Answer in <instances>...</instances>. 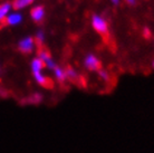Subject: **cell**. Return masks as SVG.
<instances>
[{"mask_svg": "<svg viewBox=\"0 0 154 153\" xmlns=\"http://www.w3.org/2000/svg\"><path fill=\"white\" fill-rule=\"evenodd\" d=\"M92 26L95 30L100 35H106L108 31L107 23L104 18H102L100 16H94L92 19Z\"/></svg>", "mask_w": 154, "mask_h": 153, "instance_id": "obj_1", "label": "cell"}, {"mask_svg": "<svg viewBox=\"0 0 154 153\" xmlns=\"http://www.w3.org/2000/svg\"><path fill=\"white\" fill-rule=\"evenodd\" d=\"M35 44H36V42L34 40V38L26 37V38H23L20 40L19 44H18V47H19V49L21 50L23 53L27 54V53L32 52L34 47H35Z\"/></svg>", "mask_w": 154, "mask_h": 153, "instance_id": "obj_2", "label": "cell"}, {"mask_svg": "<svg viewBox=\"0 0 154 153\" xmlns=\"http://www.w3.org/2000/svg\"><path fill=\"white\" fill-rule=\"evenodd\" d=\"M85 66L89 69V70H97L100 67V61L97 57L94 55H88L85 58Z\"/></svg>", "mask_w": 154, "mask_h": 153, "instance_id": "obj_3", "label": "cell"}, {"mask_svg": "<svg viewBox=\"0 0 154 153\" xmlns=\"http://www.w3.org/2000/svg\"><path fill=\"white\" fill-rule=\"evenodd\" d=\"M5 20H6V23L9 26H16L23 21V16L18 12H10Z\"/></svg>", "mask_w": 154, "mask_h": 153, "instance_id": "obj_4", "label": "cell"}, {"mask_svg": "<svg viewBox=\"0 0 154 153\" xmlns=\"http://www.w3.org/2000/svg\"><path fill=\"white\" fill-rule=\"evenodd\" d=\"M31 18L32 20H35L36 23H39V21H42L44 19V16H45V10H44V8L40 7V6H37V7L32 8L31 9Z\"/></svg>", "mask_w": 154, "mask_h": 153, "instance_id": "obj_5", "label": "cell"}, {"mask_svg": "<svg viewBox=\"0 0 154 153\" xmlns=\"http://www.w3.org/2000/svg\"><path fill=\"white\" fill-rule=\"evenodd\" d=\"M44 67H45V64H44V61H42L39 57L32 59V61H31V70H32V73L34 74L40 73Z\"/></svg>", "mask_w": 154, "mask_h": 153, "instance_id": "obj_6", "label": "cell"}, {"mask_svg": "<svg viewBox=\"0 0 154 153\" xmlns=\"http://www.w3.org/2000/svg\"><path fill=\"white\" fill-rule=\"evenodd\" d=\"M10 10H11V5L10 4L5 2V4L0 5V21L6 19V17L10 14Z\"/></svg>", "mask_w": 154, "mask_h": 153, "instance_id": "obj_7", "label": "cell"}, {"mask_svg": "<svg viewBox=\"0 0 154 153\" xmlns=\"http://www.w3.org/2000/svg\"><path fill=\"white\" fill-rule=\"evenodd\" d=\"M34 1L35 0H15L14 4H12V7L17 10H19V9H23V8L30 6Z\"/></svg>", "mask_w": 154, "mask_h": 153, "instance_id": "obj_8", "label": "cell"}, {"mask_svg": "<svg viewBox=\"0 0 154 153\" xmlns=\"http://www.w3.org/2000/svg\"><path fill=\"white\" fill-rule=\"evenodd\" d=\"M54 74H55V76H56V78H57L59 82H64V80L67 78L66 72L63 68L58 67V66H56V67L54 68Z\"/></svg>", "mask_w": 154, "mask_h": 153, "instance_id": "obj_9", "label": "cell"}, {"mask_svg": "<svg viewBox=\"0 0 154 153\" xmlns=\"http://www.w3.org/2000/svg\"><path fill=\"white\" fill-rule=\"evenodd\" d=\"M34 76H35V80L38 84L44 85V86L48 84V78H47L45 75H42V72H40V73H35L34 74Z\"/></svg>", "mask_w": 154, "mask_h": 153, "instance_id": "obj_10", "label": "cell"}, {"mask_svg": "<svg viewBox=\"0 0 154 153\" xmlns=\"http://www.w3.org/2000/svg\"><path fill=\"white\" fill-rule=\"evenodd\" d=\"M66 75H67V77H69V78H72V80H75L77 77L76 73L74 72L72 68H68L67 70H66Z\"/></svg>", "mask_w": 154, "mask_h": 153, "instance_id": "obj_11", "label": "cell"}, {"mask_svg": "<svg viewBox=\"0 0 154 153\" xmlns=\"http://www.w3.org/2000/svg\"><path fill=\"white\" fill-rule=\"evenodd\" d=\"M36 39H37V42H38V44L44 42V40H45L44 33H42V31H38V33H37V36H36Z\"/></svg>", "mask_w": 154, "mask_h": 153, "instance_id": "obj_12", "label": "cell"}, {"mask_svg": "<svg viewBox=\"0 0 154 153\" xmlns=\"http://www.w3.org/2000/svg\"><path fill=\"white\" fill-rule=\"evenodd\" d=\"M100 77L102 78L103 80H109V75H108V73L106 72V70H100Z\"/></svg>", "mask_w": 154, "mask_h": 153, "instance_id": "obj_13", "label": "cell"}, {"mask_svg": "<svg viewBox=\"0 0 154 153\" xmlns=\"http://www.w3.org/2000/svg\"><path fill=\"white\" fill-rule=\"evenodd\" d=\"M128 4H131V5H134L135 2H136V0H126Z\"/></svg>", "mask_w": 154, "mask_h": 153, "instance_id": "obj_14", "label": "cell"}, {"mask_svg": "<svg viewBox=\"0 0 154 153\" xmlns=\"http://www.w3.org/2000/svg\"><path fill=\"white\" fill-rule=\"evenodd\" d=\"M111 1H112L114 5H119V0H111Z\"/></svg>", "mask_w": 154, "mask_h": 153, "instance_id": "obj_15", "label": "cell"}, {"mask_svg": "<svg viewBox=\"0 0 154 153\" xmlns=\"http://www.w3.org/2000/svg\"><path fill=\"white\" fill-rule=\"evenodd\" d=\"M153 67H154V63H153Z\"/></svg>", "mask_w": 154, "mask_h": 153, "instance_id": "obj_16", "label": "cell"}]
</instances>
